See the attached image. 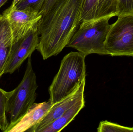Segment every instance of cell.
Instances as JSON below:
<instances>
[{
	"mask_svg": "<svg viewBox=\"0 0 133 132\" xmlns=\"http://www.w3.org/2000/svg\"><path fill=\"white\" fill-rule=\"evenodd\" d=\"M83 0H58L37 24L36 50L44 60L58 55L67 46L81 23Z\"/></svg>",
	"mask_w": 133,
	"mask_h": 132,
	"instance_id": "obj_1",
	"label": "cell"
},
{
	"mask_svg": "<svg viewBox=\"0 0 133 132\" xmlns=\"http://www.w3.org/2000/svg\"><path fill=\"white\" fill-rule=\"evenodd\" d=\"M85 57L79 52H70L63 57L58 72L48 90L49 100L52 104L72 93L86 78Z\"/></svg>",
	"mask_w": 133,
	"mask_h": 132,
	"instance_id": "obj_2",
	"label": "cell"
},
{
	"mask_svg": "<svg viewBox=\"0 0 133 132\" xmlns=\"http://www.w3.org/2000/svg\"><path fill=\"white\" fill-rule=\"evenodd\" d=\"M38 87L30 57L22 81L14 90L9 91L7 111L9 126L5 132L18 122L35 103Z\"/></svg>",
	"mask_w": 133,
	"mask_h": 132,
	"instance_id": "obj_3",
	"label": "cell"
},
{
	"mask_svg": "<svg viewBox=\"0 0 133 132\" xmlns=\"http://www.w3.org/2000/svg\"><path fill=\"white\" fill-rule=\"evenodd\" d=\"M111 16L81 22L67 46L77 50L85 56L91 54L107 55L104 44L111 25Z\"/></svg>",
	"mask_w": 133,
	"mask_h": 132,
	"instance_id": "obj_4",
	"label": "cell"
},
{
	"mask_svg": "<svg viewBox=\"0 0 133 132\" xmlns=\"http://www.w3.org/2000/svg\"><path fill=\"white\" fill-rule=\"evenodd\" d=\"M104 49L108 55L133 57V15L118 16L111 26Z\"/></svg>",
	"mask_w": 133,
	"mask_h": 132,
	"instance_id": "obj_5",
	"label": "cell"
},
{
	"mask_svg": "<svg viewBox=\"0 0 133 132\" xmlns=\"http://www.w3.org/2000/svg\"><path fill=\"white\" fill-rule=\"evenodd\" d=\"M38 22L22 38L13 41L4 74L14 73L36 49L39 37L37 31Z\"/></svg>",
	"mask_w": 133,
	"mask_h": 132,
	"instance_id": "obj_6",
	"label": "cell"
},
{
	"mask_svg": "<svg viewBox=\"0 0 133 132\" xmlns=\"http://www.w3.org/2000/svg\"><path fill=\"white\" fill-rule=\"evenodd\" d=\"M2 15L11 26L13 41L18 40L25 35L42 17L39 11L30 7L18 9L11 6L5 10Z\"/></svg>",
	"mask_w": 133,
	"mask_h": 132,
	"instance_id": "obj_7",
	"label": "cell"
},
{
	"mask_svg": "<svg viewBox=\"0 0 133 132\" xmlns=\"http://www.w3.org/2000/svg\"><path fill=\"white\" fill-rule=\"evenodd\" d=\"M86 78L84 79L71 94L59 101L53 104L49 111L41 121L28 131L29 132L40 131L61 117L72 106L84 98Z\"/></svg>",
	"mask_w": 133,
	"mask_h": 132,
	"instance_id": "obj_8",
	"label": "cell"
},
{
	"mask_svg": "<svg viewBox=\"0 0 133 132\" xmlns=\"http://www.w3.org/2000/svg\"><path fill=\"white\" fill-rule=\"evenodd\" d=\"M117 0H83L81 22L117 16Z\"/></svg>",
	"mask_w": 133,
	"mask_h": 132,
	"instance_id": "obj_9",
	"label": "cell"
},
{
	"mask_svg": "<svg viewBox=\"0 0 133 132\" xmlns=\"http://www.w3.org/2000/svg\"><path fill=\"white\" fill-rule=\"evenodd\" d=\"M53 104L50 100L42 103H34L20 120L5 132H28L41 121Z\"/></svg>",
	"mask_w": 133,
	"mask_h": 132,
	"instance_id": "obj_10",
	"label": "cell"
},
{
	"mask_svg": "<svg viewBox=\"0 0 133 132\" xmlns=\"http://www.w3.org/2000/svg\"><path fill=\"white\" fill-rule=\"evenodd\" d=\"M13 41V33L7 19L0 15V78L8 60Z\"/></svg>",
	"mask_w": 133,
	"mask_h": 132,
	"instance_id": "obj_11",
	"label": "cell"
},
{
	"mask_svg": "<svg viewBox=\"0 0 133 132\" xmlns=\"http://www.w3.org/2000/svg\"><path fill=\"white\" fill-rule=\"evenodd\" d=\"M85 106L84 98L76 103L62 115L39 132H59L66 127Z\"/></svg>",
	"mask_w": 133,
	"mask_h": 132,
	"instance_id": "obj_12",
	"label": "cell"
},
{
	"mask_svg": "<svg viewBox=\"0 0 133 132\" xmlns=\"http://www.w3.org/2000/svg\"><path fill=\"white\" fill-rule=\"evenodd\" d=\"M9 95V92L0 88V129L4 132H5L9 126L7 111Z\"/></svg>",
	"mask_w": 133,
	"mask_h": 132,
	"instance_id": "obj_13",
	"label": "cell"
},
{
	"mask_svg": "<svg viewBox=\"0 0 133 132\" xmlns=\"http://www.w3.org/2000/svg\"><path fill=\"white\" fill-rule=\"evenodd\" d=\"M98 132H132L133 127L122 126L107 121L101 122L97 128Z\"/></svg>",
	"mask_w": 133,
	"mask_h": 132,
	"instance_id": "obj_14",
	"label": "cell"
},
{
	"mask_svg": "<svg viewBox=\"0 0 133 132\" xmlns=\"http://www.w3.org/2000/svg\"><path fill=\"white\" fill-rule=\"evenodd\" d=\"M117 16L133 15V0H117Z\"/></svg>",
	"mask_w": 133,
	"mask_h": 132,
	"instance_id": "obj_15",
	"label": "cell"
},
{
	"mask_svg": "<svg viewBox=\"0 0 133 132\" xmlns=\"http://www.w3.org/2000/svg\"><path fill=\"white\" fill-rule=\"evenodd\" d=\"M46 0H20L15 7L16 9H23L29 7L39 12Z\"/></svg>",
	"mask_w": 133,
	"mask_h": 132,
	"instance_id": "obj_16",
	"label": "cell"
},
{
	"mask_svg": "<svg viewBox=\"0 0 133 132\" xmlns=\"http://www.w3.org/2000/svg\"><path fill=\"white\" fill-rule=\"evenodd\" d=\"M58 0H46L41 11L39 12L41 15H43L48 11Z\"/></svg>",
	"mask_w": 133,
	"mask_h": 132,
	"instance_id": "obj_17",
	"label": "cell"
},
{
	"mask_svg": "<svg viewBox=\"0 0 133 132\" xmlns=\"http://www.w3.org/2000/svg\"><path fill=\"white\" fill-rule=\"evenodd\" d=\"M20 0H13L12 1V3L11 5V6L12 7H14Z\"/></svg>",
	"mask_w": 133,
	"mask_h": 132,
	"instance_id": "obj_18",
	"label": "cell"
},
{
	"mask_svg": "<svg viewBox=\"0 0 133 132\" xmlns=\"http://www.w3.org/2000/svg\"><path fill=\"white\" fill-rule=\"evenodd\" d=\"M8 0H0V8Z\"/></svg>",
	"mask_w": 133,
	"mask_h": 132,
	"instance_id": "obj_19",
	"label": "cell"
}]
</instances>
